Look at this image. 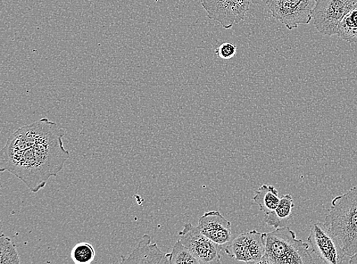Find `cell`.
Masks as SVG:
<instances>
[{
    "instance_id": "4",
    "label": "cell",
    "mask_w": 357,
    "mask_h": 264,
    "mask_svg": "<svg viewBox=\"0 0 357 264\" xmlns=\"http://www.w3.org/2000/svg\"><path fill=\"white\" fill-rule=\"evenodd\" d=\"M308 243L317 263L342 264L349 258L326 222H318L312 226Z\"/></svg>"
},
{
    "instance_id": "7",
    "label": "cell",
    "mask_w": 357,
    "mask_h": 264,
    "mask_svg": "<svg viewBox=\"0 0 357 264\" xmlns=\"http://www.w3.org/2000/svg\"><path fill=\"white\" fill-rule=\"evenodd\" d=\"M178 236L181 243L188 247L201 264H215L221 262L223 247L205 236L197 226L190 224H185Z\"/></svg>"
},
{
    "instance_id": "11",
    "label": "cell",
    "mask_w": 357,
    "mask_h": 264,
    "mask_svg": "<svg viewBox=\"0 0 357 264\" xmlns=\"http://www.w3.org/2000/svg\"><path fill=\"white\" fill-rule=\"evenodd\" d=\"M170 253L162 252L152 238L145 234L136 249L128 257H121L122 263H169Z\"/></svg>"
},
{
    "instance_id": "9",
    "label": "cell",
    "mask_w": 357,
    "mask_h": 264,
    "mask_svg": "<svg viewBox=\"0 0 357 264\" xmlns=\"http://www.w3.org/2000/svg\"><path fill=\"white\" fill-rule=\"evenodd\" d=\"M229 258L247 263H259L265 254L264 233L256 230L238 235L223 249Z\"/></svg>"
},
{
    "instance_id": "10",
    "label": "cell",
    "mask_w": 357,
    "mask_h": 264,
    "mask_svg": "<svg viewBox=\"0 0 357 264\" xmlns=\"http://www.w3.org/2000/svg\"><path fill=\"white\" fill-rule=\"evenodd\" d=\"M197 227L205 236L223 249L232 241L231 222L220 211L205 212L199 219Z\"/></svg>"
},
{
    "instance_id": "5",
    "label": "cell",
    "mask_w": 357,
    "mask_h": 264,
    "mask_svg": "<svg viewBox=\"0 0 357 264\" xmlns=\"http://www.w3.org/2000/svg\"><path fill=\"white\" fill-rule=\"evenodd\" d=\"M317 0H267L272 17L284 24L288 30L308 24Z\"/></svg>"
},
{
    "instance_id": "14",
    "label": "cell",
    "mask_w": 357,
    "mask_h": 264,
    "mask_svg": "<svg viewBox=\"0 0 357 264\" xmlns=\"http://www.w3.org/2000/svg\"><path fill=\"white\" fill-rule=\"evenodd\" d=\"M337 36L350 44L357 43V3L340 22Z\"/></svg>"
},
{
    "instance_id": "8",
    "label": "cell",
    "mask_w": 357,
    "mask_h": 264,
    "mask_svg": "<svg viewBox=\"0 0 357 264\" xmlns=\"http://www.w3.org/2000/svg\"><path fill=\"white\" fill-rule=\"evenodd\" d=\"M200 2L208 18L218 22L225 29L244 21L251 6L250 0H200Z\"/></svg>"
},
{
    "instance_id": "12",
    "label": "cell",
    "mask_w": 357,
    "mask_h": 264,
    "mask_svg": "<svg viewBox=\"0 0 357 264\" xmlns=\"http://www.w3.org/2000/svg\"><path fill=\"white\" fill-rule=\"evenodd\" d=\"M294 201L290 194L280 198L278 208L268 214H265L264 222L266 224L275 228L284 227L293 217Z\"/></svg>"
},
{
    "instance_id": "15",
    "label": "cell",
    "mask_w": 357,
    "mask_h": 264,
    "mask_svg": "<svg viewBox=\"0 0 357 264\" xmlns=\"http://www.w3.org/2000/svg\"><path fill=\"white\" fill-rule=\"evenodd\" d=\"M17 249L9 237L2 232L0 236V264H20Z\"/></svg>"
},
{
    "instance_id": "17",
    "label": "cell",
    "mask_w": 357,
    "mask_h": 264,
    "mask_svg": "<svg viewBox=\"0 0 357 264\" xmlns=\"http://www.w3.org/2000/svg\"><path fill=\"white\" fill-rule=\"evenodd\" d=\"M169 263L201 264V262L195 257L194 254L189 251L187 247L178 240L172 247V251L170 253Z\"/></svg>"
},
{
    "instance_id": "1",
    "label": "cell",
    "mask_w": 357,
    "mask_h": 264,
    "mask_svg": "<svg viewBox=\"0 0 357 264\" xmlns=\"http://www.w3.org/2000/svg\"><path fill=\"white\" fill-rule=\"evenodd\" d=\"M64 135L65 131L48 118L20 128L0 151V171L10 172L31 192H39L70 159Z\"/></svg>"
},
{
    "instance_id": "19",
    "label": "cell",
    "mask_w": 357,
    "mask_h": 264,
    "mask_svg": "<svg viewBox=\"0 0 357 264\" xmlns=\"http://www.w3.org/2000/svg\"><path fill=\"white\" fill-rule=\"evenodd\" d=\"M350 264H357V253L352 256V257L349 260V263Z\"/></svg>"
},
{
    "instance_id": "16",
    "label": "cell",
    "mask_w": 357,
    "mask_h": 264,
    "mask_svg": "<svg viewBox=\"0 0 357 264\" xmlns=\"http://www.w3.org/2000/svg\"><path fill=\"white\" fill-rule=\"evenodd\" d=\"M70 256L75 263L90 264L95 261L96 251L92 244L81 242L73 247Z\"/></svg>"
},
{
    "instance_id": "13",
    "label": "cell",
    "mask_w": 357,
    "mask_h": 264,
    "mask_svg": "<svg viewBox=\"0 0 357 264\" xmlns=\"http://www.w3.org/2000/svg\"><path fill=\"white\" fill-rule=\"evenodd\" d=\"M252 201L259 205L262 212L268 214L278 208L280 198L275 187L263 185L257 189L255 195L252 197Z\"/></svg>"
},
{
    "instance_id": "18",
    "label": "cell",
    "mask_w": 357,
    "mask_h": 264,
    "mask_svg": "<svg viewBox=\"0 0 357 264\" xmlns=\"http://www.w3.org/2000/svg\"><path fill=\"white\" fill-rule=\"evenodd\" d=\"M237 53V47L235 45L226 42L222 44L215 49V54L222 60H230Z\"/></svg>"
},
{
    "instance_id": "2",
    "label": "cell",
    "mask_w": 357,
    "mask_h": 264,
    "mask_svg": "<svg viewBox=\"0 0 357 264\" xmlns=\"http://www.w3.org/2000/svg\"><path fill=\"white\" fill-rule=\"evenodd\" d=\"M325 222L351 258L357 253V186L332 200Z\"/></svg>"
},
{
    "instance_id": "6",
    "label": "cell",
    "mask_w": 357,
    "mask_h": 264,
    "mask_svg": "<svg viewBox=\"0 0 357 264\" xmlns=\"http://www.w3.org/2000/svg\"><path fill=\"white\" fill-rule=\"evenodd\" d=\"M357 3V0H317L312 13L314 26L322 35H337L340 22Z\"/></svg>"
},
{
    "instance_id": "3",
    "label": "cell",
    "mask_w": 357,
    "mask_h": 264,
    "mask_svg": "<svg viewBox=\"0 0 357 264\" xmlns=\"http://www.w3.org/2000/svg\"><path fill=\"white\" fill-rule=\"evenodd\" d=\"M264 238L265 254L257 264L317 263L309 243L298 239L294 231L287 226L264 233Z\"/></svg>"
}]
</instances>
